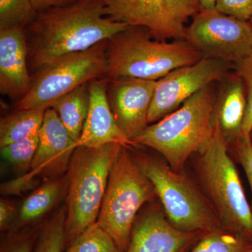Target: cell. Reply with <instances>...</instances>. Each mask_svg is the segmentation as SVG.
I'll list each match as a JSON object with an SVG mask.
<instances>
[{"label":"cell","mask_w":252,"mask_h":252,"mask_svg":"<svg viewBox=\"0 0 252 252\" xmlns=\"http://www.w3.org/2000/svg\"><path fill=\"white\" fill-rule=\"evenodd\" d=\"M26 28L0 29V92L22 98L31 89Z\"/></svg>","instance_id":"15"},{"label":"cell","mask_w":252,"mask_h":252,"mask_svg":"<svg viewBox=\"0 0 252 252\" xmlns=\"http://www.w3.org/2000/svg\"><path fill=\"white\" fill-rule=\"evenodd\" d=\"M205 233L178 230L159 209L152 208L135 220L126 252H185Z\"/></svg>","instance_id":"13"},{"label":"cell","mask_w":252,"mask_h":252,"mask_svg":"<svg viewBox=\"0 0 252 252\" xmlns=\"http://www.w3.org/2000/svg\"><path fill=\"white\" fill-rule=\"evenodd\" d=\"M106 16L148 30L154 39H185L189 18L201 11L198 0H104Z\"/></svg>","instance_id":"9"},{"label":"cell","mask_w":252,"mask_h":252,"mask_svg":"<svg viewBox=\"0 0 252 252\" xmlns=\"http://www.w3.org/2000/svg\"><path fill=\"white\" fill-rule=\"evenodd\" d=\"M90 82L63 96L50 107L56 111L63 125L77 143L80 139L89 112Z\"/></svg>","instance_id":"18"},{"label":"cell","mask_w":252,"mask_h":252,"mask_svg":"<svg viewBox=\"0 0 252 252\" xmlns=\"http://www.w3.org/2000/svg\"><path fill=\"white\" fill-rule=\"evenodd\" d=\"M68 248L72 252H123L114 239L96 222L76 238Z\"/></svg>","instance_id":"23"},{"label":"cell","mask_w":252,"mask_h":252,"mask_svg":"<svg viewBox=\"0 0 252 252\" xmlns=\"http://www.w3.org/2000/svg\"><path fill=\"white\" fill-rule=\"evenodd\" d=\"M107 79V97L116 122L132 142L149 126V110L157 81L127 77Z\"/></svg>","instance_id":"12"},{"label":"cell","mask_w":252,"mask_h":252,"mask_svg":"<svg viewBox=\"0 0 252 252\" xmlns=\"http://www.w3.org/2000/svg\"><path fill=\"white\" fill-rule=\"evenodd\" d=\"M216 98L212 84L206 86L175 112L147 126L132 140L134 145L157 151L172 170L180 171L189 158L211 140L215 129Z\"/></svg>","instance_id":"3"},{"label":"cell","mask_w":252,"mask_h":252,"mask_svg":"<svg viewBox=\"0 0 252 252\" xmlns=\"http://www.w3.org/2000/svg\"><path fill=\"white\" fill-rule=\"evenodd\" d=\"M123 146L104 144L97 148L77 147L69 172L66 243L69 245L97 221L107 190L109 174Z\"/></svg>","instance_id":"5"},{"label":"cell","mask_w":252,"mask_h":252,"mask_svg":"<svg viewBox=\"0 0 252 252\" xmlns=\"http://www.w3.org/2000/svg\"><path fill=\"white\" fill-rule=\"evenodd\" d=\"M61 190V181H51L39 187L23 203L20 210V222L30 223L44 215L57 201Z\"/></svg>","instance_id":"20"},{"label":"cell","mask_w":252,"mask_h":252,"mask_svg":"<svg viewBox=\"0 0 252 252\" xmlns=\"http://www.w3.org/2000/svg\"><path fill=\"white\" fill-rule=\"evenodd\" d=\"M107 41L86 51L64 55L34 72L31 89L18 101L16 111L46 110L83 84L105 77Z\"/></svg>","instance_id":"7"},{"label":"cell","mask_w":252,"mask_h":252,"mask_svg":"<svg viewBox=\"0 0 252 252\" xmlns=\"http://www.w3.org/2000/svg\"><path fill=\"white\" fill-rule=\"evenodd\" d=\"M249 252H252V250H250V251Z\"/></svg>","instance_id":"37"},{"label":"cell","mask_w":252,"mask_h":252,"mask_svg":"<svg viewBox=\"0 0 252 252\" xmlns=\"http://www.w3.org/2000/svg\"><path fill=\"white\" fill-rule=\"evenodd\" d=\"M217 94L215 120L228 144L243 135L247 105L246 89L243 79L236 72L222 79Z\"/></svg>","instance_id":"17"},{"label":"cell","mask_w":252,"mask_h":252,"mask_svg":"<svg viewBox=\"0 0 252 252\" xmlns=\"http://www.w3.org/2000/svg\"><path fill=\"white\" fill-rule=\"evenodd\" d=\"M66 215L62 210L41 229L31 252H63L66 243Z\"/></svg>","instance_id":"22"},{"label":"cell","mask_w":252,"mask_h":252,"mask_svg":"<svg viewBox=\"0 0 252 252\" xmlns=\"http://www.w3.org/2000/svg\"><path fill=\"white\" fill-rule=\"evenodd\" d=\"M250 23H251L252 26V18H251V20L250 21Z\"/></svg>","instance_id":"36"},{"label":"cell","mask_w":252,"mask_h":252,"mask_svg":"<svg viewBox=\"0 0 252 252\" xmlns=\"http://www.w3.org/2000/svg\"><path fill=\"white\" fill-rule=\"evenodd\" d=\"M72 252V251H71L70 250H69V248H67V250H66V252Z\"/></svg>","instance_id":"35"},{"label":"cell","mask_w":252,"mask_h":252,"mask_svg":"<svg viewBox=\"0 0 252 252\" xmlns=\"http://www.w3.org/2000/svg\"><path fill=\"white\" fill-rule=\"evenodd\" d=\"M202 10L215 9L217 0H198Z\"/></svg>","instance_id":"33"},{"label":"cell","mask_w":252,"mask_h":252,"mask_svg":"<svg viewBox=\"0 0 252 252\" xmlns=\"http://www.w3.org/2000/svg\"><path fill=\"white\" fill-rule=\"evenodd\" d=\"M185 40L207 59L233 64L252 55V26L216 9L201 10L187 28Z\"/></svg>","instance_id":"10"},{"label":"cell","mask_w":252,"mask_h":252,"mask_svg":"<svg viewBox=\"0 0 252 252\" xmlns=\"http://www.w3.org/2000/svg\"><path fill=\"white\" fill-rule=\"evenodd\" d=\"M137 159L174 227L203 233L222 228L214 209L189 179L158 159Z\"/></svg>","instance_id":"8"},{"label":"cell","mask_w":252,"mask_h":252,"mask_svg":"<svg viewBox=\"0 0 252 252\" xmlns=\"http://www.w3.org/2000/svg\"><path fill=\"white\" fill-rule=\"evenodd\" d=\"M39 145V134L1 147L4 160L21 170L31 168Z\"/></svg>","instance_id":"25"},{"label":"cell","mask_w":252,"mask_h":252,"mask_svg":"<svg viewBox=\"0 0 252 252\" xmlns=\"http://www.w3.org/2000/svg\"><path fill=\"white\" fill-rule=\"evenodd\" d=\"M228 145L215 122L211 140L198 152V175L222 228L252 243V210Z\"/></svg>","instance_id":"4"},{"label":"cell","mask_w":252,"mask_h":252,"mask_svg":"<svg viewBox=\"0 0 252 252\" xmlns=\"http://www.w3.org/2000/svg\"><path fill=\"white\" fill-rule=\"evenodd\" d=\"M252 243L220 228L207 232L189 252H249Z\"/></svg>","instance_id":"21"},{"label":"cell","mask_w":252,"mask_h":252,"mask_svg":"<svg viewBox=\"0 0 252 252\" xmlns=\"http://www.w3.org/2000/svg\"><path fill=\"white\" fill-rule=\"evenodd\" d=\"M250 139H251V142L252 143V131L251 132V133H250Z\"/></svg>","instance_id":"34"},{"label":"cell","mask_w":252,"mask_h":252,"mask_svg":"<svg viewBox=\"0 0 252 252\" xmlns=\"http://www.w3.org/2000/svg\"><path fill=\"white\" fill-rule=\"evenodd\" d=\"M127 26L106 16L104 0H79L38 13L26 28L29 69L36 72L64 55L91 49Z\"/></svg>","instance_id":"1"},{"label":"cell","mask_w":252,"mask_h":252,"mask_svg":"<svg viewBox=\"0 0 252 252\" xmlns=\"http://www.w3.org/2000/svg\"><path fill=\"white\" fill-rule=\"evenodd\" d=\"M229 145L233 146L235 157L246 173L252 193V143L250 136L242 135Z\"/></svg>","instance_id":"28"},{"label":"cell","mask_w":252,"mask_h":252,"mask_svg":"<svg viewBox=\"0 0 252 252\" xmlns=\"http://www.w3.org/2000/svg\"><path fill=\"white\" fill-rule=\"evenodd\" d=\"M203 58L185 39L157 40L146 28L128 26L107 41L105 77L158 81Z\"/></svg>","instance_id":"2"},{"label":"cell","mask_w":252,"mask_h":252,"mask_svg":"<svg viewBox=\"0 0 252 252\" xmlns=\"http://www.w3.org/2000/svg\"><path fill=\"white\" fill-rule=\"evenodd\" d=\"M215 9L232 17L250 21L252 18V0H217Z\"/></svg>","instance_id":"27"},{"label":"cell","mask_w":252,"mask_h":252,"mask_svg":"<svg viewBox=\"0 0 252 252\" xmlns=\"http://www.w3.org/2000/svg\"><path fill=\"white\" fill-rule=\"evenodd\" d=\"M77 147L56 111L46 109L39 132V145L30 171L36 177L61 174L69 165Z\"/></svg>","instance_id":"14"},{"label":"cell","mask_w":252,"mask_h":252,"mask_svg":"<svg viewBox=\"0 0 252 252\" xmlns=\"http://www.w3.org/2000/svg\"><path fill=\"white\" fill-rule=\"evenodd\" d=\"M14 209L7 202L1 200L0 203V229L5 231L9 228L14 219Z\"/></svg>","instance_id":"32"},{"label":"cell","mask_w":252,"mask_h":252,"mask_svg":"<svg viewBox=\"0 0 252 252\" xmlns=\"http://www.w3.org/2000/svg\"><path fill=\"white\" fill-rule=\"evenodd\" d=\"M34 239L31 235L14 236L6 242L1 252H31Z\"/></svg>","instance_id":"30"},{"label":"cell","mask_w":252,"mask_h":252,"mask_svg":"<svg viewBox=\"0 0 252 252\" xmlns=\"http://www.w3.org/2000/svg\"><path fill=\"white\" fill-rule=\"evenodd\" d=\"M36 13L54 8L63 7L77 2L79 0H30Z\"/></svg>","instance_id":"31"},{"label":"cell","mask_w":252,"mask_h":252,"mask_svg":"<svg viewBox=\"0 0 252 252\" xmlns=\"http://www.w3.org/2000/svg\"><path fill=\"white\" fill-rule=\"evenodd\" d=\"M36 179L31 171L14 180L5 182L1 185V193L4 195L19 194L33 188L36 184Z\"/></svg>","instance_id":"29"},{"label":"cell","mask_w":252,"mask_h":252,"mask_svg":"<svg viewBox=\"0 0 252 252\" xmlns=\"http://www.w3.org/2000/svg\"><path fill=\"white\" fill-rule=\"evenodd\" d=\"M45 110L28 109L16 111L1 118L0 122V147L39 134Z\"/></svg>","instance_id":"19"},{"label":"cell","mask_w":252,"mask_h":252,"mask_svg":"<svg viewBox=\"0 0 252 252\" xmlns=\"http://www.w3.org/2000/svg\"><path fill=\"white\" fill-rule=\"evenodd\" d=\"M233 64L203 58L195 64L174 69L157 82L148 114V124L161 120L175 112L199 91L220 81L229 74Z\"/></svg>","instance_id":"11"},{"label":"cell","mask_w":252,"mask_h":252,"mask_svg":"<svg viewBox=\"0 0 252 252\" xmlns=\"http://www.w3.org/2000/svg\"><path fill=\"white\" fill-rule=\"evenodd\" d=\"M107 78L91 81L89 112L78 147L97 148L115 143L123 147L134 146L123 133L116 122L107 97Z\"/></svg>","instance_id":"16"},{"label":"cell","mask_w":252,"mask_h":252,"mask_svg":"<svg viewBox=\"0 0 252 252\" xmlns=\"http://www.w3.org/2000/svg\"><path fill=\"white\" fill-rule=\"evenodd\" d=\"M128 148L122 147L114 162L96 221L123 252L128 248L140 207L157 196L153 185Z\"/></svg>","instance_id":"6"},{"label":"cell","mask_w":252,"mask_h":252,"mask_svg":"<svg viewBox=\"0 0 252 252\" xmlns=\"http://www.w3.org/2000/svg\"><path fill=\"white\" fill-rule=\"evenodd\" d=\"M36 14L30 0H0V29L27 28Z\"/></svg>","instance_id":"24"},{"label":"cell","mask_w":252,"mask_h":252,"mask_svg":"<svg viewBox=\"0 0 252 252\" xmlns=\"http://www.w3.org/2000/svg\"><path fill=\"white\" fill-rule=\"evenodd\" d=\"M235 72L243 79L246 89L247 105L243 125V135L252 131V55L233 65Z\"/></svg>","instance_id":"26"}]
</instances>
